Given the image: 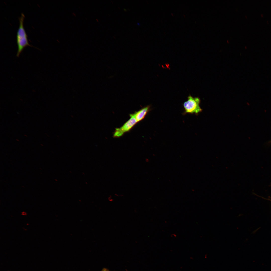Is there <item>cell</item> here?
I'll return each mask as SVG.
<instances>
[{"label": "cell", "instance_id": "6", "mask_svg": "<svg viewBox=\"0 0 271 271\" xmlns=\"http://www.w3.org/2000/svg\"><path fill=\"white\" fill-rule=\"evenodd\" d=\"M102 271H109L108 270V269H107L106 268H104L103 269H102Z\"/></svg>", "mask_w": 271, "mask_h": 271}, {"label": "cell", "instance_id": "4", "mask_svg": "<svg viewBox=\"0 0 271 271\" xmlns=\"http://www.w3.org/2000/svg\"><path fill=\"white\" fill-rule=\"evenodd\" d=\"M150 106L148 105L141 109L133 114H131L136 119L137 122L143 119L150 110Z\"/></svg>", "mask_w": 271, "mask_h": 271}, {"label": "cell", "instance_id": "1", "mask_svg": "<svg viewBox=\"0 0 271 271\" xmlns=\"http://www.w3.org/2000/svg\"><path fill=\"white\" fill-rule=\"evenodd\" d=\"M25 18L24 14L22 13L19 18V26L17 33L16 41L18 46V51L16 56L19 57L24 48L27 46L33 47L29 43L26 34L23 26V22Z\"/></svg>", "mask_w": 271, "mask_h": 271}, {"label": "cell", "instance_id": "3", "mask_svg": "<svg viewBox=\"0 0 271 271\" xmlns=\"http://www.w3.org/2000/svg\"><path fill=\"white\" fill-rule=\"evenodd\" d=\"M130 118L120 128L116 129L113 135L114 137L122 136L125 133L129 131L137 122L135 118L131 114Z\"/></svg>", "mask_w": 271, "mask_h": 271}, {"label": "cell", "instance_id": "5", "mask_svg": "<svg viewBox=\"0 0 271 271\" xmlns=\"http://www.w3.org/2000/svg\"><path fill=\"white\" fill-rule=\"evenodd\" d=\"M21 214H21L22 215H23L25 216V215H27L26 213V212H24V211L23 212H22L21 213Z\"/></svg>", "mask_w": 271, "mask_h": 271}, {"label": "cell", "instance_id": "2", "mask_svg": "<svg viewBox=\"0 0 271 271\" xmlns=\"http://www.w3.org/2000/svg\"><path fill=\"white\" fill-rule=\"evenodd\" d=\"M200 102V100L199 98L193 97L191 95H189L187 98V100L183 104L184 112L183 114L185 115L186 113L197 114L201 112L202 109L199 106Z\"/></svg>", "mask_w": 271, "mask_h": 271}]
</instances>
